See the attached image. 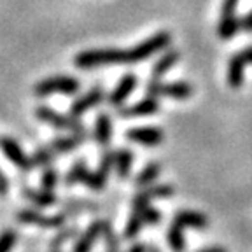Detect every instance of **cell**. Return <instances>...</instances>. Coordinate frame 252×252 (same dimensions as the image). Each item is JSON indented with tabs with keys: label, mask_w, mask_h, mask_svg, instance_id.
Segmentation results:
<instances>
[{
	"label": "cell",
	"mask_w": 252,
	"mask_h": 252,
	"mask_svg": "<svg viewBox=\"0 0 252 252\" xmlns=\"http://www.w3.org/2000/svg\"><path fill=\"white\" fill-rule=\"evenodd\" d=\"M242 30L247 32V33H252V9L242 18Z\"/></svg>",
	"instance_id": "d6a6232c"
},
{
	"label": "cell",
	"mask_w": 252,
	"mask_h": 252,
	"mask_svg": "<svg viewBox=\"0 0 252 252\" xmlns=\"http://www.w3.org/2000/svg\"><path fill=\"white\" fill-rule=\"evenodd\" d=\"M147 252H161V251H159L158 247H149L147 249Z\"/></svg>",
	"instance_id": "74e56055"
},
{
	"label": "cell",
	"mask_w": 252,
	"mask_h": 252,
	"mask_svg": "<svg viewBox=\"0 0 252 252\" xmlns=\"http://www.w3.org/2000/svg\"><path fill=\"white\" fill-rule=\"evenodd\" d=\"M88 173H90V168H88L86 161H84V159H77V161L70 166V170L67 172L63 182H65V186H68V188H72V186H75V184H84Z\"/></svg>",
	"instance_id": "ffe728a7"
},
{
	"label": "cell",
	"mask_w": 252,
	"mask_h": 252,
	"mask_svg": "<svg viewBox=\"0 0 252 252\" xmlns=\"http://www.w3.org/2000/svg\"><path fill=\"white\" fill-rule=\"evenodd\" d=\"M172 42L170 32H158L144 42H138L137 46L130 49H118V47H103V49H88L79 53L74 58L75 67L79 68H94L102 65H119V63H140L149 60L151 56L165 51Z\"/></svg>",
	"instance_id": "6da1fadb"
},
{
	"label": "cell",
	"mask_w": 252,
	"mask_h": 252,
	"mask_svg": "<svg viewBox=\"0 0 252 252\" xmlns=\"http://www.w3.org/2000/svg\"><path fill=\"white\" fill-rule=\"evenodd\" d=\"M35 116H37V119H39V121L51 125L53 128H56V130L70 131L72 135H77V137L83 138L84 142H86L88 137H90V133H88V130H86V126L79 121V118H74L72 114H62V112L51 109V107L40 105V107H37V109H35Z\"/></svg>",
	"instance_id": "7a4b0ae2"
},
{
	"label": "cell",
	"mask_w": 252,
	"mask_h": 252,
	"mask_svg": "<svg viewBox=\"0 0 252 252\" xmlns=\"http://www.w3.org/2000/svg\"><path fill=\"white\" fill-rule=\"evenodd\" d=\"M77 235H79L77 226H67V228H63L60 233H56V236H53L51 242H49V249H62L63 245L68 244Z\"/></svg>",
	"instance_id": "4316f807"
},
{
	"label": "cell",
	"mask_w": 252,
	"mask_h": 252,
	"mask_svg": "<svg viewBox=\"0 0 252 252\" xmlns=\"http://www.w3.org/2000/svg\"><path fill=\"white\" fill-rule=\"evenodd\" d=\"M21 194H23L28 201H32L35 207H42V209L53 207V205H56V201H58V196H56L53 191H46V189H42V188L40 189L23 188L21 189Z\"/></svg>",
	"instance_id": "9a60e30c"
},
{
	"label": "cell",
	"mask_w": 252,
	"mask_h": 252,
	"mask_svg": "<svg viewBox=\"0 0 252 252\" xmlns=\"http://www.w3.org/2000/svg\"><path fill=\"white\" fill-rule=\"evenodd\" d=\"M242 30V20L236 14H229V16H220L219 25H217V35L219 39L228 40Z\"/></svg>",
	"instance_id": "e0dca14e"
},
{
	"label": "cell",
	"mask_w": 252,
	"mask_h": 252,
	"mask_svg": "<svg viewBox=\"0 0 252 252\" xmlns=\"http://www.w3.org/2000/svg\"><path fill=\"white\" fill-rule=\"evenodd\" d=\"M103 244H105V252H121V240L116 235L114 228L110 224L109 220H105V228H103Z\"/></svg>",
	"instance_id": "83f0119b"
},
{
	"label": "cell",
	"mask_w": 252,
	"mask_h": 252,
	"mask_svg": "<svg viewBox=\"0 0 252 252\" xmlns=\"http://www.w3.org/2000/svg\"><path fill=\"white\" fill-rule=\"evenodd\" d=\"M103 98H105V91H103L102 86L91 88L88 93H84L83 96H79V98H75L74 102H72L70 114L74 116V118H81V116L86 114L88 110L100 105V103L103 102Z\"/></svg>",
	"instance_id": "ba28073f"
},
{
	"label": "cell",
	"mask_w": 252,
	"mask_h": 252,
	"mask_svg": "<svg viewBox=\"0 0 252 252\" xmlns=\"http://www.w3.org/2000/svg\"><path fill=\"white\" fill-rule=\"evenodd\" d=\"M159 175H161V163L151 161L137 173V177H135V186H137V188H147V186H153L154 182L159 179Z\"/></svg>",
	"instance_id": "ac0fdd59"
},
{
	"label": "cell",
	"mask_w": 252,
	"mask_h": 252,
	"mask_svg": "<svg viewBox=\"0 0 252 252\" xmlns=\"http://www.w3.org/2000/svg\"><path fill=\"white\" fill-rule=\"evenodd\" d=\"M20 233L16 229H4L0 233V252H11L18 244Z\"/></svg>",
	"instance_id": "f546056e"
},
{
	"label": "cell",
	"mask_w": 252,
	"mask_h": 252,
	"mask_svg": "<svg viewBox=\"0 0 252 252\" xmlns=\"http://www.w3.org/2000/svg\"><path fill=\"white\" fill-rule=\"evenodd\" d=\"M140 216H142V219H144V224H147V226H158L161 222V212H159L156 207H153V205H149L146 210H142Z\"/></svg>",
	"instance_id": "4dcf8cb0"
},
{
	"label": "cell",
	"mask_w": 252,
	"mask_h": 252,
	"mask_svg": "<svg viewBox=\"0 0 252 252\" xmlns=\"http://www.w3.org/2000/svg\"><path fill=\"white\" fill-rule=\"evenodd\" d=\"M147 96L153 98H161V96H170L173 100H188L193 96V86L186 81H177V83H161L159 79H151L146 86Z\"/></svg>",
	"instance_id": "277c9868"
},
{
	"label": "cell",
	"mask_w": 252,
	"mask_h": 252,
	"mask_svg": "<svg viewBox=\"0 0 252 252\" xmlns=\"http://www.w3.org/2000/svg\"><path fill=\"white\" fill-rule=\"evenodd\" d=\"M142 228H144V219H142L140 214L131 212L128 220H126L125 229H123V240H133L140 235Z\"/></svg>",
	"instance_id": "603a6c76"
},
{
	"label": "cell",
	"mask_w": 252,
	"mask_h": 252,
	"mask_svg": "<svg viewBox=\"0 0 252 252\" xmlns=\"http://www.w3.org/2000/svg\"><path fill=\"white\" fill-rule=\"evenodd\" d=\"M144 193L151 200H166V198H172L175 194V188L170 184H154V186H147L144 189Z\"/></svg>",
	"instance_id": "484cf974"
},
{
	"label": "cell",
	"mask_w": 252,
	"mask_h": 252,
	"mask_svg": "<svg viewBox=\"0 0 252 252\" xmlns=\"http://www.w3.org/2000/svg\"><path fill=\"white\" fill-rule=\"evenodd\" d=\"M131 166H133V153H131L130 149H126V147L116 151L114 170H116V173H118V177L119 179L130 177Z\"/></svg>",
	"instance_id": "d6986e66"
},
{
	"label": "cell",
	"mask_w": 252,
	"mask_h": 252,
	"mask_svg": "<svg viewBox=\"0 0 252 252\" xmlns=\"http://www.w3.org/2000/svg\"><path fill=\"white\" fill-rule=\"evenodd\" d=\"M109 173L110 172L103 170L102 166H98L94 172H91V170H90L86 181H84V186H86V188H90L91 191H102V189L107 186V181H109Z\"/></svg>",
	"instance_id": "cb8c5ba5"
},
{
	"label": "cell",
	"mask_w": 252,
	"mask_h": 252,
	"mask_svg": "<svg viewBox=\"0 0 252 252\" xmlns=\"http://www.w3.org/2000/svg\"><path fill=\"white\" fill-rule=\"evenodd\" d=\"M112 133H114V125H112V119L107 112H102V114L96 116L94 119V142H96V146L103 147L107 149L112 140Z\"/></svg>",
	"instance_id": "7c38bea8"
},
{
	"label": "cell",
	"mask_w": 252,
	"mask_h": 252,
	"mask_svg": "<svg viewBox=\"0 0 252 252\" xmlns=\"http://www.w3.org/2000/svg\"><path fill=\"white\" fill-rule=\"evenodd\" d=\"M81 90V83L72 75H55V77L42 79L33 86L35 96H49V94L62 93V94H75Z\"/></svg>",
	"instance_id": "3957f363"
},
{
	"label": "cell",
	"mask_w": 252,
	"mask_h": 252,
	"mask_svg": "<svg viewBox=\"0 0 252 252\" xmlns=\"http://www.w3.org/2000/svg\"><path fill=\"white\" fill-rule=\"evenodd\" d=\"M126 252H147V245H144V244H135V245H131L130 249Z\"/></svg>",
	"instance_id": "e575fe53"
},
{
	"label": "cell",
	"mask_w": 252,
	"mask_h": 252,
	"mask_svg": "<svg viewBox=\"0 0 252 252\" xmlns=\"http://www.w3.org/2000/svg\"><path fill=\"white\" fill-rule=\"evenodd\" d=\"M49 252H62L60 249H49Z\"/></svg>",
	"instance_id": "f35d334b"
},
{
	"label": "cell",
	"mask_w": 252,
	"mask_h": 252,
	"mask_svg": "<svg viewBox=\"0 0 252 252\" xmlns=\"http://www.w3.org/2000/svg\"><path fill=\"white\" fill-rule=\"evenodd\" d=\"M173 222L181 224L184 229L191 228V229H198V231H203V229L209 228V219L201 212H196V210H179L173 216Z\"/></svg>",
	"instance_id": "5bb4252c"
},
{
	"label": "cell",
	"mask_w": 252,
	"mask_h": 252,
	"mask_svg": "<svg viewBox=\"0 0 252 252\" xmlns=\"http://www.w3.org/2000/svg\"><path fill=\"white\" fill-rule=\"evenodd\" d=\"M0 149L2 153L5 154L9 161L12 163L14 166L21 170V172H32V170L35 168L33 166V161H32V156H28L27 153L23 151V147L11 137H0Z\"/></svg>",
	"instance_id": "8992f818"
},
{
	"label": "cell",
	"mask_w": 252,
	"mask_h": 252,
	"mask_svg": "<svg viewBox=\"0 0 252 252\" xmlns=\"http://www.w3.org/2000/svg\"><path fill=\"white\" fill-rule=\"evenodd\" d=\"M105 220L107 219L93 220V222L88 226L86 231H84L83 235L75 240L72 252H91V251H93V245L96 244V240H98V238H102V235H103Z\"/></svg>",
	"instance_id": "9c48e42d"
},
{
	"label": "cell",
	"mask_w": 252,
	"mask_h": 252,
	"mask_svg": "<svg viewBox=\"0 0 252 252\" xmlns=\"http://www.w3.org/2000/svg\"><path fill=\"white\" fill-rule=\"evenodd\" d=\"M138 79L135 74H126L121 77V81L118 83V86L112 90V93L107 96V103L110 107H123V103L128 100L133 90L137 88Z\"/></svg>",
	"instance_id": "30bf717a"
},
{
	"label": "cell",
	"mask_w": 252,
	"mask_h": 252,
	"mask_svg": "<svg viewBox=\"0 0 252 252\" xmlns=\"http://www.w3.org/2000/svg\"><path fill=\"white\" fill-rule=\"evenodd\" d=\"M67 214H56V216H46V214L39 212L37 209H21L16 214V219L20 220L21 224L27 226H37L42 229H53V228H62L67 222Z\"/></svg>",
	"instance_id": "5b68a950"
},
{
	"label": "cell",
	"mask_w": 252,
	"mask_h": 252,
	"mask_svg": "<svg viewBox=\"0 0 252 252\" xmlns=\"http://www.w3.org/2000/svg\"><path fill=\"white\" fill-rule=\"evenodd\" d=\"M159 112V102L158 98L147 96V98L140 100V102L133 103L130 107H123L118 112L119 118L130 119V118H147V116H154Z\"/></svg>",
	"instance_id": "8fae6325"
},
{
	"label": "cell",
	"mask_w": 252,
	"mask_h": 252,
	"mask_svg": "<svg viewBox=\"0 0 252 252\" xmlns=\"http://www.w3.org/2000/svg\"><path fill=\"white\" fill-rule=\"evenodd\" d=\"M238 4H240V0H222V4H220V16L235 14Z\"/></svg>",
	"instance_id": "1f68e13d"
},
{
	"label": "cell",
	"mask_w": 252,
	"mask_h": 252,
	"mask_svg": "<svg viewBox=\"0 0 252 252\" xmlns=\"http://www.w3.org/2000/svg\"><path fill=\"white\" fill-rule=\"evenodd\" d=\"M242 55H244V58H245V62L247 63H252V46H247L242 51Z\"/></svg>",
	"instance_id": "d590c367"
},
{
	"label": "cell",
	"mask_w": 252,
	"mask_h": 252,
	"mask_svg": "<svg viewBox=\"0 0 252 252\" xmlns=\"http://www.w3.org/2000/svg\"><path fill=\"white\" fill-rule=\"evenodd\" d=\"M81 144H84L83 138H79L77 135H68V137H56L49 142V147L55 151L56 154H65L75 151Z\"/></svg>",
	"instance_id": "44dd1931"
},
{
	"label": "cell",
	"mask_w": 252,
	"mask_h": 252,
	"mask_svg": "<svg viewBox=\"0 0 252 252\" xmlns=\"http://www.w3.org/2000/svg\"><path fill=\"white\" fill-rule=\"evenodd\" d=\"M55 156H56V153L49 146L37 147V149L33 151V154H32V161H33L35 168H47V166H51Z\"/></svg>",
	"instance_id": "d4e9b609"
},
{
	"label": "cell",
	"mask_w": 252,
	"mask_h": 252,
	"mask_svg": "<svg viewBox=\"0 0 252 252\" xmlns=\"http://www.w3.org/2000/svg\"><path fill=\"white\" fill-rule=\"evenodd\" d=\"M60 184V173L55 166H47L44 168L42 175H40V188L46 189V191H55L56 186Z\"/></svg>",
	"instance_id": "f1b7e54d"
},
{
	"label": "cell",
	"mask_w": 252,
	"mask_h": 252,
	"mask_svg": "<svg viewBox=\"0 0 252 252\" xmlns=\"http://www.w3.org/2000/svg\"><path fill=\"white\" fill-rule=\"evenodd\" d=\"M179 58H181V55H179L177 49H166L165 55L159 56V58L154 62L153 68H151V77H153V79H161L166 72L172 70L173 65L179 62Z\"/></svg>",
	"instance_id": "2e32d148"
},
{
	"label": "cell",
	"mask_w": 252,
	"mask_h": 252,
	"mask_svg": "<svg viewBox=\"0 0 252 252\" xmlns=\"http://www.w3.org/2000/svg\"><path fill=\"white\" fill-rule=\"evenodd\" d=\"M245 58L242 53H235V55L229 58L228 62V74H226V79H228L229 88L233 90H238L244 84L245 79Z\"/></svg>",
	"instance_id": "4fadbf2b"
},
{
	"label": "cell",
	"mask_w": 252,
	"mask_h": 252,
	"mask_svg": "<svg viewBox=\"0 0 252 252\" xmlns=\"http://www.w3.org/2000/svg\"><path fill=\"white\" fill-rule=\"evenodd\" d=\"M9 193V181L5 177V173L0 170V196H5Z\"/></svg>",
	"instance_id": "836d02e7"
},
{
	"label": "cell",
	"mask_w": 252,
	"mask_h": 252,
	"mask_svg": "<svg viewBox=\"0 0 252 252\" xmlns=\"http://www.w3.org/2000/svg\"><path fill=\"white\" fill-rule=\"evenodd\" d=\"M126 138L130 142H133V144H138V146L156 147L163 144L165 133L158 126H146V128L138 126V128H130V130L126 131Z\"/></svg>",
	"instance_id": "52a82bcc"
},
{
	"label": "cell",
	"mask_w": 252,
	"mask_h": 252,
	"mask_svg": "<svg viewBox=\"0 0 252 252\" xmlns=\"http://www.w3.org/2000/svg\"><path fill=\"white\" fill-rule=\"evenodd\" d=\"M166 242H168L170 249L173 252H186V235H184V228L177 222H172L166 231Z\"/></svg>",
	"instance_id": "7402d4cb"
},
{
	"label": "cell",
	"mask_w": 252,
	"mask_h": 252,
	"mask_svg": "<svg viewBox=\"0 0 252 252\" xmlns=\"http://www.w3.org/2000/svg\"><path fill=\"white\" fill-rule=\"evenodd\" d=\"M198 252H228L224 247H219V245H214V247H205V249H201V251H198Z\"/></svg>",
	"instance_id": "8d00e7d4"
}]
</instances>
